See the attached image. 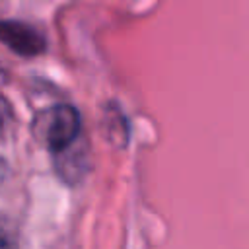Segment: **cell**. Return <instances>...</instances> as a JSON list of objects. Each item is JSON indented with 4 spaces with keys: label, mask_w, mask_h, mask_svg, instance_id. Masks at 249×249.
Returning <instances> with one entry per match:
<instances>
[{
    "label": "cell",
    "mask_w": 249,
    "mask_h": 249,
    "mask_svg": "<svg viewBox=\"0 0 249 249\" xmlns=\"http://www.w3.org/2000/svg\"><path fill=\"white\" fill-rule=\"evenodd\" d=\"M31 132L41 146L56 154L78 140L80 115L68 103L51 105L37 113V117L31 123Z\"/></svg>",
    "instance_id": "6da1fadb"
},
{
    "label": "cell",
    "mask_w": 249,
    "mask_h": 249,
    "mask_svg": "<svg viewBox=\"0 0 249 249\" xmlns=\"http://www.w3.org/2000/svg\"><path fill=\"white\" fill-rule=\"evenodd\" d=\"M0 43L23 58L39 56L47 49V41L37 27L16 19H0Z\"/></svg>",
    "instance_id": "7a4b0ae2"
},
{
    "label": "cell",
    "mask_w": 249,
    "mask_h": 249,
    "mask_svg": "<svg viewBox=\"0 0 249 249\" xmlns=\"http://www.w3.org/2000/svg\"><path fill=\"white\" fill-rule=\"evenodd\" d=\"M0 249H18L16 228L6 218H0Z\"/></svg>",
    "instance_id": "3957f363"
},
{
    "label": "cell",
    "mask_w": 249,
    "mask_h": 249,
    "mask_svg": "<svg viewBox=\"0 0 249 249\" xmlns=\"http://www.w3.org/2000/svg\"><path fill=\"white\" fill-rule=\"evenodd\" d=\"M12 121H14L12 107H10V103L4 99V95H0V138L6 136V132H8L10 126H12Z\"/></svg>",
    "instance_id": "277c9868"
}]
</instances>
